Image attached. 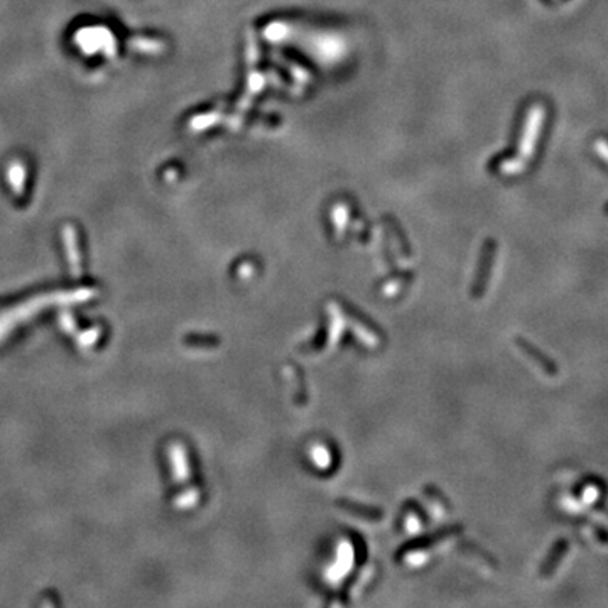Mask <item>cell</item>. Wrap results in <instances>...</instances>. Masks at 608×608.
<instances>
[{
  "label": "cell",
  "mask_w": 608,
  "mask_h": 608,
  "mask_svg": "<svg viewBox=\"0 0 608 608\" xmlns=\"http://www.w3.org/2000/svg\"><path fill=\"white\" fill-rule=\"evenodd\" d=\"M340 507L345 509V511H349V512H352L353 516L362 517V519H367V520H379L380 519V512L375 511V509L360 507V505L350 504V502H340Z\"/></svg>",
  "instance_id": "cell-2"
},
{
  "label": "cell",
  "mask_w": 608,
  "mask_h": 608,
  "mask_svg": "<svg viewBox=\"0 0 608 608\" xmlns=\"http://www.w3.org/2000/svg\"><path fill=\"white\" fill-rule=\"evenodd\" d=\"M519 346L524 350V353L529 355V357H531L532 360L539 365V367H542V370H545L546 373H549V375L558 373L556 364H553V362H551L547 357H545V355L539 352V350H536L531 343H526V342H522V340H519Z\"/></svg>",
  "instance_id": "cell-1"
}]
</instances>
